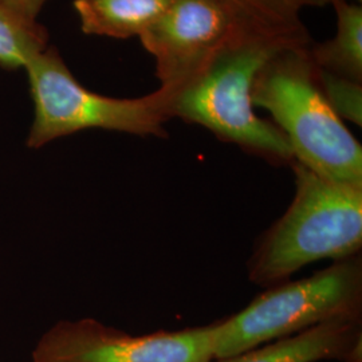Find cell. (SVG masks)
I'll return each mask as SVG.
<instances>
[{"instance_id":"15","label":"cell","mask_w":362,"mask_h":362,"mask_svg":"<svg viewBox=\"0 0 362 362\" xmlns=\"http://www.w3.org/2000/svg\"><path fill=\"white\" fill-rule=\"evenodd\" d=\"M342 362H362V341L350 350Z\"/></svg>"},{"instance_id":"7","label":"cell","mask_w":362,"mask_h":362,"mask_svg":"<svg viewBox=\"0 0 362 362\" xmlns=\"http://www.w3.org/2000/svg\"><path fill=\"white\" fill-rule=\"evenodd\" d=\"M139 38L155 58L158 88L173 97L226 49L240 46L227 18L208 0H172Z\"/></svg>"},{"instance_id":"8","label":"cell","mask_w":362,"mask_h":362,"mask_svg":"<svg viewBox=\"0 0 362 362\" xmlns=\"http://www.w3.org/2000/svg\"><path fill=\"white\" fill-rule=\"evenodd\" d=\"M233 27L238 45L275 52L308 49L313 43L302 19L306 7H322L332 0H208Z\"/></svg>"},{"instance_id":"5","label":"cell","mask_w":362,"mask_h":362,"mask_svg":"<svg viewBox=\"0 0 362 362\" xmlns=\"http://www.w3.org/2000/svg\"><path fill=\"white\" fill-rule=\"evenodd\" d=\"M275 50L240 45L220 54L207 70L179 91L169 107L180 118L212 132L219 140L235 144L275 165H291L294 155L285 134L255 115L252 85Z\"/></svg>"},{"instance_id":"10","label":"cell","mask_w":362,"mask_h":362,"mask_svg":"<svg viewBox=\"0 0 362 362\" xmlns=\"http://www.w3.org/2000/svg\"><path fill=\"white\" fill-rule=\"evenodd\" d=\"M172 0H74L81 30L86 35L140 37L168 8Z\"/></svg>"},{"instance_id":"9","label":"cell","mask_w":362,"mask_h":362,"mask_svg":"<svg viewBox=\"0 0 362 362\" xmlns=\"http://www.w3.org/2000/svg\"><path fill=\"white\" fill-rule=\"evenodd\" d=\"M361 341V320H334L216 362H342Z\"/></svg>"},{"instance_id":"6","label":"cell","mask_w":362,"mask_h":362,"mask_svg":"<svg viewBox=\"0 0 362 362\" xmlns=\"http://www.w3.org/2000/svg\"><path fill=\"white\" fill-rule=\"evenodd\" d=\"M215 322L133 336L93 320L61 321L33 350V362H212Z\"/></svg>"},{"instance_id":"3","label":"cell","mask_w":362,"mask_h":362,"mask_svg":"<svg viewBox=\"0 0 362 362\" xmlns=\"http://www.w3.org/2000/svg\"><path fill=\"white\" fill-rule=\"evenodd\" d=\"M34 121L27 136L30 149L82 130L104 129L140 137L167 139L165 124L173 95L158 88L139 98H113L81 85L55 46H47L27 64Z\"/></svg>"},{"instance_id":"11","label":"cell","mask_w":362,"mask_h":362,"mask_svg":"<svg viewBox=\"0 0 362 362\" xmlns=\"http://www.w3.org/2000/svg\"><path fill=\"white\" fill-rule=\"evenodd\" d=\"M337 13L334 38L311 43V62L318 69L362 83V7L346 0H332Z\"/></svg>"},{"instance_id":"16","label":"cell","mask_w":362,"mask_h":362,"mask_svg":"<svg viewBox=\"0 0 362 362\" xmlns=\"http://www.w3.org/2000/svg\"><path fill=\"white\" fill-rule=\"evenodd\" d=\"M358 1H361V0H358Z\"/></svg>"},{"instance_id":"4","label":"cell","mask_w":362,"mask_h":362,"mask_svg":"<svg viewBox=\"0 0 362 362\" xmlns=\"http://www.w3.org/2000/svg\"><path fill=\"white\" fill-rule=\"evenodd\" d=\"M334 320H362L361 254L267 287L243 310L215 322V360Z\"/></svg>"},{"instance_id":"13","label":"cell","mask_w":362,"mask_h":362,"mask_svg":"<svg viewBox=\"0 0 362 362\" xmlns=\"http://www.w3.org/2000/svg\"><path fill=\"white\" fill-rule=\"evenodd\" d=\"M320 88L330 107L342 121L346 119L361 128L362 83L339 77L317 67Z\"/></svg>"},{"instance_id":"14","label":"cell","mask_w":362,"mask_h":362,"mask_svg":"<svg viewBox=\"0 0 362 362\" xmlns=\"http://www.w3.org/2000/svg\"><path fill=\"white\" fill-rule=\"evenodd\" d=\"M15 11L26 16L31 21H37L38 13L42 11L47 0H4Z\"/></svg>"},{"instance_id":"1","label":"cell","mask_w":362,"mask_h":362,"mask_svg":"<svg viewBox=\"0 0 362 362\" xmlns=\"http://www.w3.org/2000/svg\"><path fill=\"white\" fill-rule=\"evenodd\" d=\"M296 194L285 214L259 238L248 259L251 284H284L302 267L361 254L362 188L327 180L297 161Z\"/></svg>"},{"instance_id":"2","label":"cell","mask_w":362,"mask_h":362,"mask_svg":"<svg viewBox=\"0 0 362 362\" xmlns=\"http://www.w3.org/2000/svg\"><path fill=\"white\" fill-rule=\"evenodd\" d=\"M308 49L275 52L254 81L252 104L272 115L294 161L327 180L362 188L361 144L327 104Z\"/></svg>"},{"instance_id":"12","label":"cell","mask_w":362,"mask_h":362,"mask_svg":"<svg viewBox=\"0 0 362 362\" xmlns=\"http://www.w3.org/2000/svg\"><path fill=\"white\" fill-rule=\"evenodd\" d=\"M49 46V31L0 0V66L6 70L25 69Z\"/></svg>"}]
</instances>
